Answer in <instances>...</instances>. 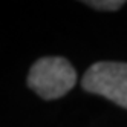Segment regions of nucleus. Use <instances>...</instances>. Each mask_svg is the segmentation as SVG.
Returning <instances> with one entry per match:
<instances>
[{
  "label": "nucleus",
  "instance_id": "nucleus-1",
  "mask_svg": "<svg viewBox=\"0 0 127 127\" xmlns=\"http://www.w3.org/2000/svg\"><path fill=\"white\" fill-rule=\"evenodd\" d=\"M75 83V69L61 57H44L37 60L28 75V86L44 99L66 95Z\"/></svg>",
  "mask_w": 127,
  "mask_h": 127
},
{
  "label": "nucleus",
  "instance_id": "nucleus-2",
  "mask_svg": "<svg viewBox=\"0 0 127 127\" xmlns=\"http://www.w3.org/2000/svg\"><path fill=\"white\" fill-rule=\"evenodd\" d=\"M81 84L87 92L106 96L127 109V63H96L86 70Z\"/></svg>",
  "mask_w": 127,
  "mask_h": 127
},
{
  "label": "nucleus",
  "instance_id": "nucleus-3",
  "mask_svg": "<svg viewBox=\"0 0 127 127\" xmlns=\"http://www.w3.org/2000/svg\"><path fill=\"white\" fill-rule=\"evenodd\" d=\"M86 5L95 8V9H101V11H116L126 3L123 0H94V2H84Z\"/></svg>",
  "mask_w": 127,
  "mask_h": 127
}]
</instances>
